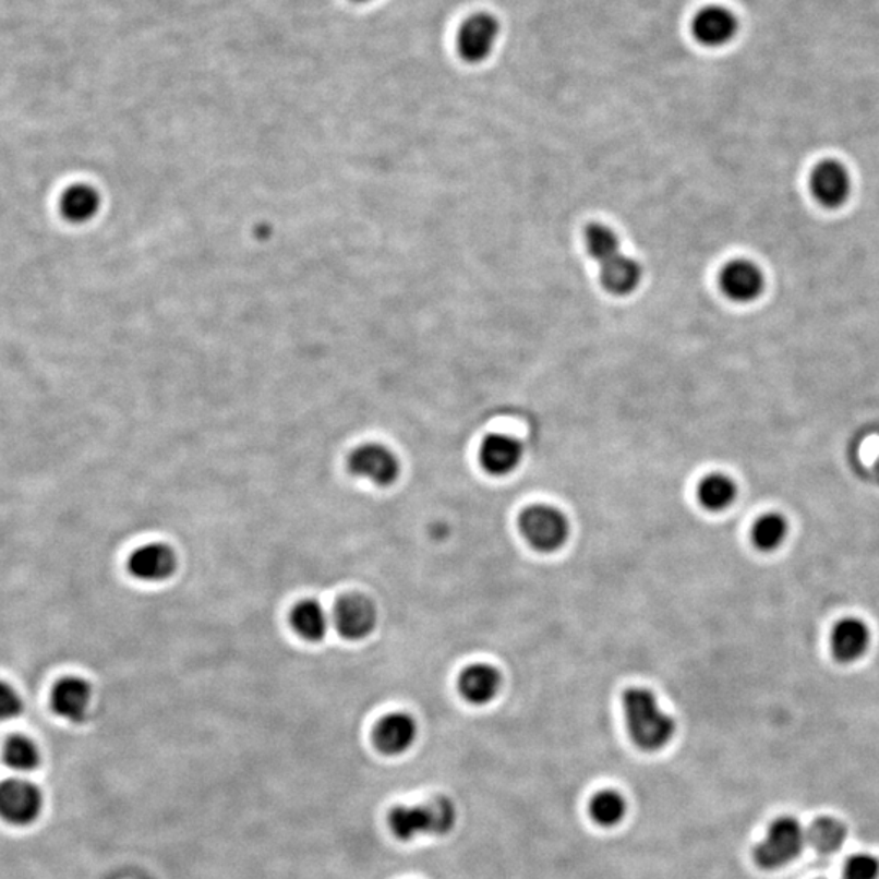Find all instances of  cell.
Instances as JSON below:
<instances>
[{"label":"cell","mask_w":879,"mask_h":879,"mask_svg":"<svg viewBox=\"0 0 879 879\" xmlns=\"http://www.w3.org/2000/svg\"><path fill=\"white\" fill-rule=\"evenodd\" d=\"M627 730L637 748L661 751L676 733V722L661 709L655 694L647 687H630L623 697Z\"/></svg>","instance_id":"6da1fadb"},{"label":"cell","mask_w":879,"mask_h":879,"mask_svg":"<svg viewBox=\"0 0 879 879\" xmlns=\"http://www.w3.org/2000/svg\"><path fill=\"white\" fill-rule=\"evenodd\" d=\"M588 253L600 264L601 284L613 296H629L642 280V267L621 250L619 238L610 227L593 224L585 233Z\"/></svg>","instance_id":"7a4b0ae2"},{"label":"cell","mask_w":879,"mask_h":879,"mask_svg":"<svg viewBox=\"0 0 879 879\" xmlns=\"http://www.w3.org/2000/svg\"><path fill=\"white\" fill-rule=\"evenodd\" d=\"M456 819L458 812L451 799L435 796L421 805L395 806L388 815V828L398 841L412 842L428 835L449 834Z\"/></svg>","instance_id":"3957f363"},{"label":"cell","mask_w":879,"mask_h":879,"mask_svg":"<svg viewBox=\"0 0 879 879\" xmlns=\"http://www.w3.org/2000/svg\"><path fill=\"white\" fill-rule=\"evenodd\" d=\"M805 841V831L795 818H779L770 824L764 841L756 847V862L766 870L785 867L802 854Z\"/></svg>","instance_id":"277c9868"},{"label":"cell","mask_w":879,"mask_h":879,"mask_svg":"<svg viewBox=\"0 0 879 879\" xmlns=\"http://www.w3.org/2000/svg\"><path fill=\"white\" fill-rule=\"evenodd\" d=\"M525 540L541 552L561 550L567 543L570 525L567 517L551 505H533L520 517Z\"/></svg>","instance_id":"5b68a950"},{"label":"cell","mask_w":879,"mask_h":879,"mask_svg":"<svg viewBox=\"0 0 879 879\" xmlns=\"http://www.w3.org/2000/svg\"><path fill=\"white\" fill-rule=\"evenodd\" d=\"M45 808L41 790L23 779L0 783V818L12 826L25 828L38 821Z\"/></svg>","instance_id":"8992f818"},{"label":"cell","mask_w":879,"mask_h":879,"mask_svg":"<svg viewBox=\"0 0 879 879\" xmlns=\"http://www.w3.org/2000/svg\"><path fill=\"white\" fill-rule=\"evenodd\" d=\"M349 469L357 478L369 479L380 487L395 484L401 471L395 453L380 443H366L350 455Z\"/></svg>","instance_id":"52a82bcc"},{"label":"cell","mask_w":879,"mask_h":879,"mask_svg":"<svg viewBox=\"0 0 879 879\" xmlns=\"http://www.w3.org/2000/svg\"><path fill=\"white\" fill-rule=\"evenodd\" d=\"M811 193L821 206L838 209L847 203L852 193V178L842 161L822 160L811 173Z\"/></svg>","instance_id":"ba28073f"},{"label":"cell","mask_w":879,"mask_h":879,"mask_svg":"<svg viewBox=\"0 0 879 879\" xmlns=\"http://www.w3.org/2000/svg\"><path fill=\"white\" fill-rule=\"evenodd\" d=\"M498 33H501V25L495 16L489 15V13H475V15L469 16L459 26L458 38H456L459 55L468 62L484 61L494 49Z\"/></svg>","instance_id":"9c48e42d"},{"label":"cell","mask_w":879,"mask_h":879,"mask_svg":"<svg viewBox=\"0 0 879 879\" xmlns=\"http://www.w3.org/2000/svg\"><path fill=\"white\" fill-rule=\"evenodd\" d=\"M378 613L375 604L362 594L342 598L334 613V624L347 640H362L375 630Z\"/></svg>","instance_id":"30bf717a"},{"label":"cell","mask_w":879,"mask_h":879,"mask_svg":"<svg viewBox=\"0 0 879 879\" xmlns=\"http://www.w3.org/2000/svg\"><path fill=\"white\" fill-rule=\"evenodd\" d=\"M720 287L733 302H755L764 292V273L752 261L735 260L723 267L720 274Z\"/></svg>","instance_id":"8fae6325"},{"label":"cell","mask_w":879,"mask_h":879,"mask_svg":"<svg viewBox=\"0 0 879 879\" xmlns=\"http://www.w3.org/2000/svg\"><path fill=\"white\" fill-rule=\"evenodd\" d=\"M418 739V722L405 712L389 713L380 720L373 732L376 749L386 756L405 755Z\"/></svg>","instance_id":"7c38bea8"},{"label":"cell","mask_w":879,"mask_h":879,"mask_svg":"<svg viewBox=\"0 0 879 879\" xmlns=\"http://www.w3.org/2000/svg\"><path fill=\"white\" fill-rule=\"evenodd\" d=\"M738 33V19L725 7H706L693 20V35L710 48L732 41Z\"/></svg>","instance_id":"4fadbf2b"},{"label":"cell","mask_w":879,"mask_h":879,"mask_svg":"<svg viewBox=\"0 0 879 879\" xmlns=\"http://www.w3.org/2000/svg\"><path fill=\"white\" fill-rule=\"evenodd\" d=\"M92 689L87 681L65 677L52 690V710L71 723H84L91 709Z\"/></svg>","instance_id":"5bb4252c"},{"label":"cell","mask_w":879,"mask_h":879,"mask_svg":"<svg viewBox=\"0 0 879 879\" xmlns=\"http://www.w3.org/2000/svg\"><path fill=\"white\" fill-rule=\"evenodd\" d=\"M177 570V555L165 544H147L129 558V571L142 581H165Z\"/></svg>","instance_id":"9a60e30c"},{"label":"cell","mask_w":879,"mask_h":879,"mask_svg":"<svg viewBox=\"0 0 879 879\" xmlns=\"http://www.w3.org/2000/svg\"><path fill=\"white\" fill-rule=\"evenodd\" d=\"M870 640V629L864 621L845 617L832 630V653L841 663H852L867 653Z\"/></svg>","instance_id":"2e32d148"},{"label":"cell","mask_w":879,"mask_h":879,"mask_svg":"<svg viewBox=\"0 0 879 879\" xmlns=\"http://www.w3.org/2000/svg\"><path fill=\"white\" fill-rule=\"evenodd\" d=\"M523 446L510 435H489L481 446V462L494 475H507L520 466Z\"/></svg>","instance_id":"e0dca14e"},{"label":"cell","mask_w":879,"mask_h":879,"mask_svg":"<svg viewBox=\"0 0 879 879\" xmlns=\"http://www.w3.org/2000/svg\"><path fill=\"white\" fill-rule=\"evenodd\" d=\"M458 687L468 702L485 706L497 697L502 687V676L491 664H471L459 676Z\"/></svg>","instance_id":"ac0fdd59"},{"label":"cell","mask_w":879,"mask_h":879,"mask_svg":"<svg viewBox=\"0 0 879 879\" xmlns=\"http://www.w3.org/2000/svg\"><path fill=\"white\" fill-rule=\"evenodd\" d=\"M292 626L303 639L320 642L328 634L329 616L325 607L316 601H302L292 611Z\"/></svg>","instance_id":"d6986e66"},{"label":"cell","mask_w":879,"mask_h":879,"mask_svg":"<svg viewBox=\"0 0 879 879\" xmlns=\"http://www.w3.org/2000/svg\"><path fill=\"white\" fill-rule=\"evenodd\" d=\"M627 809H629L627 799L624 798L623 793L616 792V790H601L590 799V806H588L590 818L598 826L606 829L619 826L626 819Z\"/></svg>","instance_id":"ffe728a7"},{"label":"cell","mask_w":879,"mask_h":879,"mask_svg":"<svg viewBox=\"0 0 879 879\" xmlns=\"http://www.w3.org/2000/svg\"><path fill=\"white\" fill-rule=\"evenodd\" d=\"M61 210L65 219L74 224H84L94 219L100 210V194L85 184L69 188L62 196Z\"/></svg>","instance_id":"44dd1931"},{"label":"cell","mask_w":879,"mask_h":879,"mask_svg":"<svg viewBox=\"0 0 879 879\" xmlns=\"http://www.w3.org/2000/svg\"><path fill=\"white\" fill-rule=\"evenodd\" d=\"M738 497V485L726 474H709L699 484V501L707 510L722 511Z\"/></svg>","instance_id":"7402d4cb"},{"label":"cell","mask_w":879,"mask_h":879,"mask_svg":"<svg viewBox=\"0 0 879 879\" xmlns=\"http://www.w3.org/2000/svg\"><path fill=\"white\" fill-rule=\"evenodd\" d=\"M788 537V521L782 514H768L756 521L752 528V543L758 550H779Z\"/></svg>","instance_id":"603a6c76"},{"label":"cell","mask_w":879,"mask_h":879,"mask_svg":"<svg viewBox=\"0 0 879 879\" xmlns=\"http://www.w3.org/2000/svg\"><path fill=\"white\" fill-rule=\"evenodd\" d=\"M845 835H847V829L841 821L834 818H819L812 822L806 839L821 854H832L842 847Z\"/></svg>","instance_id":"cb8c5ba5"},{"label":"cell","mask_w":879,"mask_h":879,"mask_svg":"<svg viewBox=\"0 0 879 879\" xmlns=\"http://www.w3.org/2000/svg\"><path fill=\"white\" fill-rule=\"evenodd\" d=\"M3 761L16 772H33L41 762L38 746L25 736H13L3 748Z\"/></svg>","instance_id":"d4e9b609"},{"label":"cell","mask_w":879,"mask_h":879,"mask_svg":"<svg viewBox=\"0 0 879 879\" xmlns=\"http://www.w3.org/2000/svg\"><path fill=\"white\" fill-rule=\"evenodd\" d=\"M879 862L874 855L860 854L845 865L844 879H878Z\"/></svg>","instance_id":"484cf974"},{"label":"cell","mask_w":879,"mask_h":879,"mask_svg":"<svg viewBox=\"0 0 879 879\" xmlns=\"http://www.w3.org/2000/svg\"><path fill=\"white\" fill-rule=\"evenodd\" d=\"M23 703L19 694L9 686L0 683V722H9L22 715Z\"/></svg>","instance_id":"4316f807"},{"label":"cell","mask_w":879,"mask_h":879,"mask_svg":"<svg viewBox=\"0 0 879 879\" xmlns=\"http://www.w3.org/2000/svg\"><path fill=\"white\" fill-rule=\"evenodd\" d=\"M357 2H369V0H357Z\"/></svg>","instance_id":"83f0119b"},{"label":"cell","mask_w":879,"mask_h":879,"mask_svg":"<svg viewBox=\"0 0 879 879\" xmlns=\"http://www.w3.org/2000/svg\"><path fill=\"white\" fill-rule=\"evenodd\" d=\"M877 475H878V479H879V462H878V468H877Z\"/></svg>","instance_id":"f1b7e54d"}]
</instances>
